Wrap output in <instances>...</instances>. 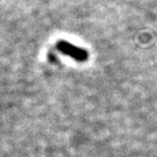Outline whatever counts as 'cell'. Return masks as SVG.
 <instances>
[{"label": "cell", "mask_w": 157, "mask_h": 157, "mask_svg": "<svg viewBox=\"0 0 157 157\" xmlns=\"http://www.w3.org/2000/svg\"><path fill=\"white\" fill-rule=\"evenodd\" d=\"M57 49L61 52H63V54L71 56L76 61H78V62H84V61L87 59V56H89L87 51H85L82 48H78L76 45L71 44L69 42H65V41L58 42L57 43Z\"/></svg>", "instance_id": "cell-1"}]
</instances>
